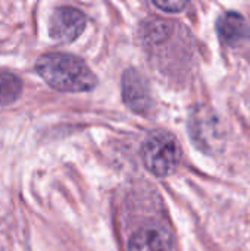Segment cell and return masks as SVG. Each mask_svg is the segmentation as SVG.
Segmentation results:
<instances>
[{
    "label": "cell",
    "mask_w": 250,
    "mask_h": 251,
    "mask_svg": "<svg viewBox=\"0 0 250 251\" xmlns=\"http://www.w3.org/2000/svg\"><path fill=\"white\" fill-rule=\"evenodd\" d=\"M152 1L161 10L171 12V13L181 12L190 3V0H152Z\"/></svg>",
    "instance_id": "8"
},
{
    "label": "cell",
    "mask_w": 250,
    "mask_h": 251,
    "mask_svg": "<svg viewBox=\"0 0 250 251\" xmlns=\"http://www.w3.org/2000/svg\"><path fill=\"white\" fill-rule=\"evenodd\" d=\"M217 29L221 40L230 47H237L243 44L250 37V28L246 19L236 12L224 13L218 19Z\"/></svg>",
    "instance_id": "6"
},
{
    "label": "cell",
    "mask_w": 250,
    "mask_h": 251,
    "mask_svg": "<svg viewBox=\"0 0 250 251\" xmlns=\"http://www.w3.org/2000/svg\"><path fill=\"white\" fill-rule=\"evenodd\" d=\"M24 91L22 79L6 69H0V107H6L19 100Z\"/></svg>",
    "instance_id": "7"
},
{
    "label": "cell",
    "mask_w": 250,
    "mask_h": 251,
    "mask_svg": "<svg viewBox=\"0 0 250 251\" xmlns=\"http://www.w3.org/2000/svg\"><path fill=\"white\" fill-rule=\"evenodd\" d=\"M143 163L156 176L174 174L181 160V147L177 138L167 131L152 132L141 149Z\"/></svg>",
    "instance_id": "2"
},
{
    "label": "cell",
    "mask_w": 250,
    "mask_h": 251,
    "mask_svg": "<svg viewBox=\"0 0 250 251\" xmlns=\"http://www.w3.org/2000/svg\"><path fill=\"white\" fill-rule=\"evenodd\" d=\"M174 238L171 231L159 222H149L139 228L128 244V251H172Z\"/></svg>",
    "instance_id": "4"
},
{
    "label": "cell",
    "mask_w": 250,
    "mask_h": 251,
    "mask_svg": "<svg viewBox=\"0 0 250 251\" xmlns=\"http://www.w3.org/2000/svg\"><path fill=\"white\" fill-rule=\"evenodd\" d=\"M122 97L125 104L136 113L146 115L153 106L147 81L136 69L125 71L122 76Z\"/></svg>",
    "instance_id": "5"
},
{
    "label": "cell",
    "mask_w": 250,
    "mask_h": 251,
    "mask_svg": "<svg viewBox=\"0 0 250 251\" xmlns=\"http://www.w3.org/2000/svg\"><path fill=\"white\" fill-rule=\"evenodd\" d=\"M35 74L53 90L62 93L91 91L97 78L81 59L65 51L43 53L34 63Z\"/></svg>",
    "instance_id": "1"
},
{
    "label": "cell",
    "mask_w": 250,
    "mask_h": 251,
    "mask_svg": "<svg viewBox=\"0 0 250 251\" xmlns=\"http://www.w3.org/2000/svg\"><path fill=\"white\" fill-rule=\"evenodd\" d=\"M85 15L72 6H60L53 10L49 19V35L59 44L74 43L85 29Z\"/></svg>",
    "instance_id": "3"
}]
</instances>
